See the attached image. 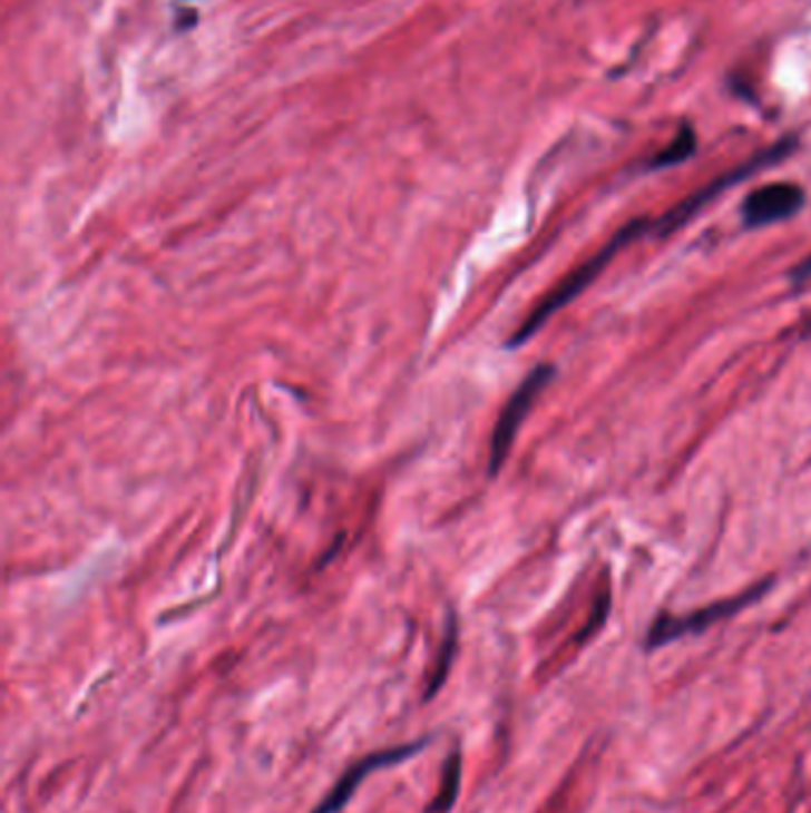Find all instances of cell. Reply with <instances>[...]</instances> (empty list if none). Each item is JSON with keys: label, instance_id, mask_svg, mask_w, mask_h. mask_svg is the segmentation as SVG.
<instances>
[{"label": "cell", "instance_id": "1", "mask_svg": "<svg viewBox=\"0 0 811 813\" xmlns=\"http://www.w3.org/2000/svg\"><path fill=\"white\" fill-rule=\"evenodd\" d=\"M645 234H649V222L647 219H633L624 228H619V232L614 234V238L603 247V251L595 253L590 259H586L578 270H574L567 278H564L559 286H555L548 295L540 300V303L534 307V312L528 314V320L517 329V333L512 335V339H509L507 347H519L526 341H531L534 335L545 324H548L561 307H567L569 303H574V300L580 293L595 284V281L599 278V274H603L609 267V262L616 255H619L626 245H631L633 241H638Z\"/></svg>", "mask_w": 811, "mask_h": 813}, {"label": "cell", "instance_id": "2", "mask_svg": "<svg viewBox=\"0 0 811 813\" xmlns=\"http://www.w3.org/2000/svg\"><path fill=\"white\" fill-rule=\"evenodd\" d=\"M798 146H800L798 136H785L781 140H775V144H771V146L762 148L756 155L748 157L745 163H740L737 167L729 169L726 174L716 176V179L710 182L707 186L697 188L693 196H687L685 200H681L678 205H674L672 209L664 212V215L657 222H649V232H655L659 236L674 234L676 228H681L683 224L691 222L695 215H700L704 207H707L710 203H714L721 196V193H726L729 188L748 182L750 176H754V174H760V172H764L773 165L783 163L785 157H790L792 153L798 150Z\"/></svg>", "mask_w": 811, "mask_h": 813}, {"label": "cell", "instance_id": "3", "mask_svg": "<svg viewBox=\"0 0 811 813\" xmlns=\"http://www.w3.org/2000/svg\"><path fill=\"white\" fill-rule=\"evenodd\" d=\"M769 588H771V580H762L760 586L745 590L743 595L721 599V603L702 607L697 611L683 614V616L662 614L655 618V621H652V626L645 635V649L652 652V649H659L674 640H681V638H685V635H700L707 628H712L714 624L726 621V618L748 609L752 603H756V599L764 597V592Z\"/></svg>", "mask_w": 811, "mask_h": 813}, {"label": "cell", "instance_id": "4", "mask_svg": "<svg viewBox=\"0 0 811 813\" xmlns=\"http://www.w3.org/2000/svg\"><path fill=\"white\" fill-rule=\"evenodd\" d=\"M555 374L557 371L553 364H538L531 374L521 381L515 395L507 400L505 410L500 412V417L496 421V431H492V438H490V454H488L490 476L500 473L505 459L509 457V450H512V445H515V438L521 429L524 419L528 417V412H531V406L536 404V400L540 398L545 388L550 385Z\"/></svg>", "mask_w": 811, "mask_h": 813}, {"label": "cell", "instance_id": "5", "mask_svg": "<svg viewBox=\"0 0 811 813\" xmlns=\"http://www.w3.org/2000/svg\"><path fill=\"white\" fill-rule=\"evenodd\" d=\"M807 193L800 184L773 182L754 188L740 205V217L748 228H762L792 219L804 209Z\"/></svg>", "mask_w": 811, "mask_h": 813}, {"label": "cell", "instance_id": "6", "mask_svg": "<svg viewBox=\"0 0 811 813\" xmlns=\"http://www.w3.org/2000/svg\"><path fill=\"white\" fill-rule=\"evenodd\" d=\"M429 742H431V737H421V739L408 742V745L381 750V752H374V754L360 758V762L341 777V781L336 783V787H333L326 794L324 802L316 806L312 813H339L350 802V797L355 794V790L364 783V777L369 773H374V771L385 768V766H395L400 762H408V758H412L417 752L427 750Z\"/></svg>", "mask_w": 811, "mask_h": 813}, {"label": "cell", "instance_id": "7", "mask_svg": "<svg viewBox=\"0 0 811 813\" xmlns=\"http://www.w3.org/2000/svg\"><path fill=\"white\" fill-rule=\"evenodd\" d=\"M697 153V131L693 124L683 121L678 131L674 134V138L668 140V144L657 153L652 155L645 169L647 172H662V169H668V167H676V165H683L691 160V157Z\"/></svg>", "mask_w": 811, "mask_h": 813}, {"label": "cell", "instance_id": "8", "mask_svg": "<svg viewBox=\"0 0 811 813\" xmlns=\"http://www.w3.org/2000/svg\"><path fill=\"white\" fill-rule=\"evenodd\" d=\"M460 783H462V754L452 752L446 758L443 773H440V787L427 813H448L457 802V794H460Z\"/></svg>", "mask_w": 811, "mask_h": 813}, {"label": "cell", "instance_id": "9", "mask_svg": "<svg viewBox=\"0 0 811 813\" xmlns=\"http://www.w3.org/2000/svg\"><path fill=\"white\" fill-rule=\"evenodd\" d=\"M457 635H460V628H457V618L455 614L448 616V630H446V638H443V645H440V654L436 659V668H433V676L429 680V690L424 695V699L429 702L431 697H436V693L443 687L450 668H452V659H455V652H457Z\"/></svg>", "mask_w": 811, "mask_h": 813}, {"label": "cell", "instance_id": "10", "mask_svg": "<svg viewBox=\"0 0 811 813\" xmlns=\"http://www.w3.org/2000/svg\"><path fill=\"white\" fill-rule=\"evenodd\" d=\"M790 278L795 281V284H804V281L811 278V255L807 259H802L795 270L790 272Z\"/></svg>", "mask_w": 811, "mask_h": 813}]
</instances>
